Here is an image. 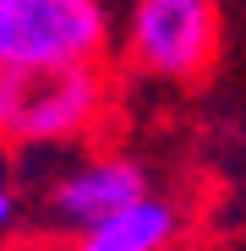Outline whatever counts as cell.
<instances>
[{"label": "cell", "mask_w": 246, "mask_h": 251, "mask_svg": "<svg viewBox=\"0 0 246 251\" xmlns=\"http://www.w3.org/2000/svg\"><path fill=\"white\" fill-rule=\"evenodd\" d=\"M153 191L148 164H137L132 153H82L44 186V224L60 235H82L104 219H115L120 207H132Z\"/></svg>", "instance_id": "4"}, {"label": "cell", "mask_w": 246, "mask_h": 251, "mask_svg": "<svg viewBox=\"0 0 246 251\" xmlns=\"http://www.w3.org/2000/svg\"><path fill=\"white\" fill-rule=\"evenodd\" d=\"M0 6H6V0H0Z\"/></svg>", "instance_id": "8"}, {"label": "cell", "mask_w": 246, "mask_h": 251, "mask_svg": "<svg viewBox=\"0 0 246 251\" xmlns=\"http://www.w3.org/2000/svg\"><path fill=\"white\" fill-rule=\"evenodd\" d=\"M120 71L148 82H197L219 60V0H126L115 22Z\"/></svg>", "instance_id": "2"}, {"label": "cell", "mask_w": 246, "mask_h": 251, "mask_svg": "<svg viewBox=\"0 0 246 251\" xmlns=\"http://www.w3.org/2000/svg\"><path fill=\"white\" fill-rule=\"evenodd\" d=\"M181 229H186V207L164 191H148L142 202L120 207L115 219L71 235L66 251H170L181 240Z\"/></svg>", "instance_id": "5"}, {"label": "cell", "mask_w": 246, "mask_h": 251, "mask_svg": "<svg viewBox=\"0 0 246 251\" xmlns=\"http://www.w3.org/2000/svg\"><path fill=\"white\" fill-rule=\"evenodd\" d=\"M17 224H22V186L11 180L6 164H0V246L17 235Z\"/></svg>", "instance_id": "6"}, {"label": "cell", "mask_w": 246, "mask_h": 251, "mask_svg": "<svg viewBox=\"0 0 246 251\" xmlns=\"http://www.w3.org/2000/svg\"><path fill=\"white\" fill-rule=\"evenodd\" d=\"M109 55H115L109 0H6L0 6V66L22 82L71 66H104Z\"/></svg>", "instance_id": "1"}, {"label": "cell", "mask_w": 246, "mask_h": 251, "mask_svg": "<svg viewBox=\"0 0 246 251\" xmlns=\"http://www.w3.org/2000/svg\"><path fill=\"white\" fill-rule=\"evenodd\" d=\"M17 99H22V76L0 66V142H11V131H17Z\"/></svg>", "instance_id": "7"}, {"label": "cell", "mask_w": 246, "mask_h": 251, "mask_svg": "<svg viewBox=\"0 0 246 251\" xmlns=\"http://www.w3.org/2000/svg\"><path fill=\"white\" fill-rule=\"evenodd\" d=\"M109 104H115L109 66H71V71L27 76L22 99H17L11 142H22V148H71V142L93 137L109 120Z\"/></svg>", "instance_id": "3"}]
</instances>
